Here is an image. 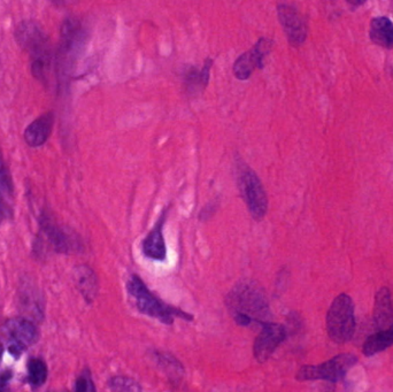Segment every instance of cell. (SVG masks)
Here are the masks:
<instances>
[{"mask_svg": "<svg viewBox=\"0 0 393 392\" xmlns=\"http://www.w3.org/2000/svg\"><path fill=\"white\" fill-rule=\"evenodd\" d=\"M235 321L243 327L269 321L271 308L264 289L255 280H241L226 298Z\"/></svg>", "mask_w": 393, "mask_h": 392, "instance_id": "obj_1", "label": "cell"}, {"mask_svg": "<svg viewBox=\"0 0 393 392\" xmlns=\"http://www.w3.org/2000/svg\"><path fill=\"white\" fill-rule=\"evenodd\" d=\"M127 289L130 296L135 298L136 306L140 313L151 318L158 319L165 325H172L175 317L187 321L194 320L192 315L163 303L161 299L156 297V294H153L138 275L132 274L130 276L127 283Z\"/></svg>", "mask_w": 393, "mask_h": 392, "instance_id": "obj_2", "label": "cell"}, {"mask_svg": "<svg viewBox=\"0 0 393 392\" xmlns=\"http://www.w3.org/2000/svg\"><path fill=\"white\" fill-rule=\"evenodd\" d=\"M356 310L352 298L342 294L335 298L327 314V332L329 337L338 344L352 339L356 332Z\"/></svg>", "mask_w": 393, "mask_h": 392, "instance_id": "obj_3", "label": "cell"}, {"mask_svg": "<svg viewBox=\"0 0 393 392\" xmlns=\"http://www.w3.org/2000/svg\"><path fill=\"white\" fill-rule=\"evenodd\" d=\"M238 188L252 217L262 221L268 211V199L258 175L245 163L238 168Z\"/></svg>", "mask_w": 393, "mask_h": 392, "instance_id": "obj_4", "label": "cell"}, {"mask_svg": "<svg viewBox=\"0 0 393 392\" xmlns=\"http://www.w3.org/2000/svg\"><path fill=\"white\" fill-rule=\"evenodd\" d=\"M358 358L352 353L336 355L328 362L318 366H304L297 373L298 381H328L337 383L356 366Z\"/></svg>", "mask_w": 393, "mask_h": 392, "instance_id": "obj_5", "label": "cell"}, {"mask_svg": "<svg viewBox=\"0 0 393 392\" xmlns=\"http://www.w3.org/2000/svg\"><path fill=\"white\" fill-rule=\"evenodd\" d=\"M262 326V332L255 339L253 346V353L259 364L267 362L288 336L284 326L280 323L266 321Z\"/></svg>", "mask_w": 393, "mask_h": 392, "instance_id": "obj_6", "label": "cell"}, {"mask_svg": "<svg viewBox=\"0 0 393 392\" xmlns=\"http://www.w3.org/2000/svg\"><path fill=\"white\" fill-rule=\"evenodd\" d=\"M277 12L280 22L289 42L295 46L302 44L307 35V29L305 21L298 13V10L289 3H278Z\"/></svg>", "mask_w": 393, "mask_h": 392, "instance_id": "obj_7", "label": "cell"}, {"mask_svg": "<svg viewBox=\"0 0 393 392\" xmlns=\"http://www.w3.org/2000/svg\"><path fill=\"white\" fill-rule=\"evenodd\" d=\"M271 48V42L262 38L251 51L245 52L235 61L234 74L238 80H248L251 78L252 73L255 68H262L264 66V55H267Z\"/></svg>", "mask_w": 393, "mask_h": 392, "instance_id": "obj_8", "label": "cell"}, {"mask_svg": "<svg viewBox=\"0 0 393 392\" xmlns=\"http://www.w3.org/2000/svg\"><path fill=\"white\" fill-rule=\"evenodd\" d=\"M166 215L167 210H165L154 228L142 242L143 253L152 260L163 261L167 257L166 243L163 233Z\"/></svg>", "mask_w": 393, "mask_h": 392, "instance_id": "obj_9", "label": "cell"}, {"mask_svg": "<svg viewBox=\"0 0 393 392\" xmlns=\"http://www.w3.org/2000/svg\"><path fill=\"white\" fill-rule=\"evenodd\" d=\"M3 332L10 337V341H17L24 348L35 344L39 337L36 326L27 319L8 320L3 326Z\"/></svg>", "mask_w": 393, "mask_h": 392, "instance_id": "obj_10", "label": "cell"}, {"mask_svg": "<svg viewBox=\"0 0 393 392\" xmlns=\"http://www.w3.org/2000/svg\"><path fill=\"white\" fill-rule=\"evenodd\" d=\"M42 226L45 235L48 236V240L57 252L71 253L73 251L80 250L81 244L78 243V240L66 233L65 230L55 226L52 221L44 219L42 222Z\"/></svg>", "mask_w": 393, "mask_h": 392, "instance_id": "obj_11", "label": "cell"}, {"mask_svg": "<svg viewBox=\"0 0 393 392\" xmlns=\"http://www.w3.org/2000/svg\"><path fill=\"white\" fill-rule=\"evenodd\" d=\"M53 123H55V116L52 113H46L36 118L24 132V139L28 145L31 148L43 145L51 135Z\"/></svg>", "mask_w": 393, "mask_h": 392, "instance_id": "obj_12", "label": "cell"}, {"mask_svg": "<svg viewBox=\"0 0 393 392\" xmlns=\"http://www.w3.org/2000/svg\"><path fill=\"white\" fill-rule=\"evenodd\" d=\"M374 322L377 328L387 329L393 326V304L391 292L387 287H381L375 296Z\"/></svg>", "mask_w": 393, "mask_h": 392, "instance_id": "obj_13", "label": "cell"}, {"mask_svg": "<svg viewBox=\"0 0 393 392\" xmlns=\"http://www.w3.org/2000/svg\"><path fill=\"white\" fill-rule=\"evenodd\" d=\"M74 280L85 301L91 304L97 297L99 290L98 278L95 271L86 265H80L75 267Z\"/></svg>", "mask_w": 393, "mask_h": 392, "instance_id": "obj_14", "label": "cell"}, {"mask_svg": "<svg viewBox=\"0 0 393 392\" xmlns=\"http://www.w3.org/2000/svg\"><path fill=\"white\" fill-rule=\"evenodd\" d=\"M17 39L24 48L30 50L34 55L44 51V36L34 24L26 22L21 24L17 28Z\"/></svg>", "mask_w": 393, "mask_h": 392, "instance_id": "obj_15", "label": "cell"}, {"mask_svg": "<svg viewBox=\"0 0 393 392\" xmlns=\"http://www.w3.org/2000/svg\"><path fill=\"white\" fill-rule=\"evenodd\" d=\"M393 345V326L387 329H381L367 338L363 348V353L367 357L377 355Z\"/></svg>", "mask_w": 393, "mask_h": 392, "instance_id": "obj_16", "label": "cell"}, {"mask_svg": "<svg viewBox=\"0 0 393 392\" xmlns=\"http://www.w3.org/2000/svg\"><path fill=\"white\" fill-rule=\"evenodd\" d=\"M370 36L376 44L383 48L393 46V24L387 17H376L372 22Z\"/></svg>", "mask_w": 393, "mask_h": 392, "instance_id": "obj_17", "label": "cell"}, {"mask_svg": "<svg viewBox=\"0 0 393 392\" xmlns=\"http://www.w3.org/2000/svg\"><path fill=\"white\" fill-rule=\"evenodd\" d=\"M153 358L156 359V362L159 365L160 368L170 376L172 381H180L182 379V376L184 375L183 366L175 357L163 352H154Z\"/></svg>", "mask_w": 393, "mask_h": 392, "instance_id": "obj_18", "label": "cell"}, {"mask_svg": "<svg viewBox=\"0 0 393 392\" xmlns=\"http://www.w3.org/2000/svg\"><path fill=\"white\" fill-rule=\"evenodd\" d=\"M28 381L33 386H41L48 379V367L41 359H31L28 362Z\"/></svg>", "mask_w": 393, "mask_h": 392, "instance_id": "obj_19", "label": "cell"}, {"mask_svg": "<svg viewBox=\"0 0 393 392\" xmlns=\"http://www.w3.org/2000/svg\"><path fill=\"white\" fill-rule=\"evenodd\" d=\"M109 386L114 391H142L138 383L126 376H114L109 381Z\"/></svg>", "mask_w": 393, "mask_h": 392, "instance_id": "obj_20", "label": "cell"}, {"mask_svg": "<svg viewBox=\"0 0 393 392\" xmlns=\"http://www.w3.org/2000/svg\"><path fill=\"white\" fill-rule=\"evenodd\" d=\"M12 191H13L12 179H10L8 170H7L5 163H3V157L0 154V193L3 196H10Z\"/></svg>", "mask_w": 393, "mask_h": 392, "instance_id": "obj_21", "label": "cell"}, {"mask_svg": "<svg viewBox=\"0 0 393 392\" xmlns=\"http://www.w3.org/2000/svg\"><path fill=\"white\" fill-rule=\"evenodd\" d=\"M75 390L78 392L95 391V386L91 379V374L88 369L82 373L75 383Z\"/></svg>", "mask_w": 393, "mask_h": 392, "instance_id": "obj_22", "label": "cell"}, {"mask_svg": "<svg viewBox=\"0 0 393 392\" xmlns=\"http://www.w3.org/2000/svg\"><path fill=\"white\" fill-rule=\"evenodd\" d=\"M217 204H215V202H214V203L210 204V205L205 207V208H203V212L200 213V219H201V220L203 221L208 220L210 217H213V214L215 213V211H217Z\"/></svg>", "mask_w": 393, "mask_h": 392, "instance_id": "obj_23", "label": "cell"}, {"mask_svg": "<svg viewBox=\"0 0 393 392\" xmlns=\"http://www.w3.org/2000/svg\"><path fill=\"white\" fill-rule=\"evenodd\" d=\"M8 215V207H7L3 196L0 193V221L3 220Z\"/></svg>", "mask_w": 393, "mask_h": 392, "instance_id": "obj_24", "label": "cell"}, {"mask_svg": "<svg viewBox=\"0 0 393 392\" xmlns=\"http://www.w3.org/2000/svg\"><path fill=\"white\" fill-rule=\"evenodd\" d=\"M10 377H12L10 372H3V374H0V389H3L7 386Z\"/></svg>", "mask_w": 393, "mask_h": 392, "instance_id": "obj_25", "label": "cell"}, {"mask_svg": "<svg viewBox=\"0 0 393 392\" xmlns=\"http://www.w3.org/2000/svg\"><path fill=\"white\" fill-rule=\"evenodd\" d=\"M366 0H349V3H352V5H356V6H359V5H363Z\"/></svg>", "mask_w": 393, "mask_h": 392, "instance_id": "obj_26", "label": "cell"}, {"mask_svg": "<svg viewBox=\"0 0 393 392\" xmlns=\"http://www.w3.org/2000/svg\"><path fill=\"white\" fill-rule=\"evenodd\" d=\"M52 1L55 3H62V5H64V3H69L71 0H52Z\"/></svg>", "mask_w": 393, "mask_h": 392, "instance_id": "obj_27", "label": "cell"}, {"mask_svg": "<svg viewBox=\"0 0 393 392\" xmlns=\"http://www.w3.org/2000/svg\"><path fill=\"white\" fill-rule=\"evenodd\" d=\"M1 355H3V346L0 345V359H1Z\"/></svg>", "mask_w": 393, "mask_h": 392, "instance_id": "obj_28", "label": "cell"}]
</instances>
